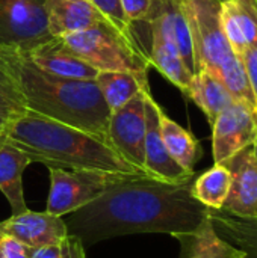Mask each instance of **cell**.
Instances as JSON below:
<instances>
[{"mask_svg":"<svg viewBox=\"0 0 257 258\" xmlns=\"http://www.w3.org/2000/svg\"><path fill=\"white\" fill-rule=\"evenodd\" d=\"M192 181L176 184L147 174L121 175L65 221L68 233L83 245L136 233H162L177 240L194 234L211 219V209L192 197Z\"/></svg>","mask_w":257,"mask_h":258,"instance_id":"obj_1","label":"cell"},{"mask_svg":"<svg viewBox=\"0 0 257 258\" xmlns=\"http://www.w3.org/2000/svg\"><path fill=\"white\" fill-rule=\"evenodd\" d=\"M0 65L11 76L27 110L108 141L111 110L94 80L52 76L17 50H0Z\"/></svg>","mask_w":257,"mask_h":258,"instance_id":"obj_2","label":"cell"},{"mask_svg":"<svg viewBox=\"0 0 257 258\" xmlns=\"http://www.w3.org/2000/svg\"><path fill=\"white\" fill-rule=\"evenodd\" d=\"M3 133L30 157L32 163H42L47 168L144 174L127 163L106 139L27 109L14 115Z\"/></svg>","mask_w":257,"mask_h":258,"instance_id":"obj_3","label":"cell"},{"mask_svg":"<svg viewBox=\"0 0 257 258\" xmlns=\"http://www.w3.org/2000/svg\"><path fill=\"white\" fill-rule=\"evenodd\" d=\"M73 53L97 71H124L148 79L150 60L135 33H126L111 21L62 36Z\"/></svg>","mask_w":257,"mask_h":258,"instance_id":"obj_4","label":"cell"},{"mask_svg":"<svg viewBox=\"0 0 257 258\" xmlns=\"http://www.w3.org/2000/svg\"><path fill=\"white\" fill-rule=\"evenodd\" d=\"M182 3L192 39L195 73L200 70L218 73L236 54L221 24V0H183Z\"/></svg>","mask_w":257,"mask_h":258,"instance_id":"obj_5","label":"cell"},{"mask_svg":"<svg viewBox=\"0 0 257 258\" xmlns=\"http://www.w3.org/2000/svg\"><path fill=\"white\" fill-rule=\"evenodd\" d=\"M52 38L45 0H0V50L29 51Z\"/></svg>","mask_w":257,"mask_h":258,"instance_id":"obj_6","label":"cell"},{"mask_svg":"<svg viewBox=\"0 0 257 258\" xmlns=\"http://www.w3.org/2000/svg\"><path fill=\"white\" fill-rule=\"evenodd\" d=\"M50 192L45 212L53 216L71 215L101 195L111 183L127 174H109L97 171H70L48 168ZM136 175V174H135Z\"/></svg>","mask_w":257,"mask_h":258,"instance_id":"obj_7","label":"cell"},{"mask_svg":"<svg viewBox=\"0 0 257 258\" xmlns=\"http://www.w3.org/2000/svg\"><path fill=\"white\" fill-rule=\"evenodd\" d=\"M148 89L136 94L130 101L111 112L108 141L112 148L132 166L145 174V103Z\"/></svg>","mask_w":257,"mask_h":258,"instance_id":"obj_8","label":"cell"},{"mask_svg":"<svg viewBox=\"0 0 257 258\" xmlns=\"http://www.w3.org/2000/svg\"><path fill=\"white\" fill-rule=\"evenodd\" d=\"M211 127L214 163H226L257 141V110L233 100Z\"/></svg>","mask_w":257,"mask_h":258,"instance_id":"obj_9","label":"cell"},{"mask_svg":"<svg viewBox=\"0 0 257 258\" xmlns=\"http://www.w3.org/2000/svg\"><path fill=\"white\" fill-rule=\"evenodd\" d=\"M230 171V190L221 212L238 218L257 216V156L254 144L224 163Z\"/></svg>","mask_w":257,"mask_h":258,"instance_id":"obj_10","label":"cell"},{"mask_svg":"<svg viewBox=\"0 0 257 258\" xmlns=\"http://www.w3.org/2000/svg\"><path fill=\"white\" fill-rule=\"evenodd\" d=\"M159 110L161 106L151 97V92L147 94L145 103V121H147V132H145V174L167 181V183H189L194 180L195 172L185 171L176 160L170 156L165 148V144L161 136V125H159Z\"/></svg>","mask_w":257,"mask_h":258,"instance_id":"obj_11","label":"cell"},{"mask_svg":"<svg viewBox=\"0 0 257 258\" xmlns=\"http://www.w3.org/2000/svg\"><path fill=\"white\" fill-rule=\"evenodd\" d=\"M0 233L15 237L24 245L38 249L52 245L68 234L65 221L47 212H24L0 222Z\"/></svg>","mask_w":257,"mask_h":258,"instance_id":"obj_12","label":"cell"},{"mask_svg":"<svg viewBox=\"0 0 257 258\" xmlns=\"http://www.w3.org/2000/svg\"><path fill=\"white\" fill-rule=\"evenodd\" d=\"M27 59L39 70L67 79L94 80L97 70L70 50L62 36L52 38L29 51H23Z\"/></svg>","mask_w":257,"mask_h":258,"instance_id":"obj_13","label":"cell"},{"mask_svg":"<svg viewBox=\"0 0 257 258\" xmlns=\"http://www.w3.org/2000/svg\"><path fill=\"white\" fill-rule=\"evenodd\" d=\"M45 12L53 38L88 30L109 21L91 0H45Z\"/></svg>","mask_w":257,"mask_h":258,"instance_id":"obj_14","label":"cell"},{"mask_svg":"<svg viewBox=\"0 0 257 258\" xmlns=\"http://www.w3.org/2000/svg\"><path fill=\"white\" fill-rule=\"evenodd\" d=\"M221 24L232 50L244 56L257 44V0H221Z\"/></svg>","mask_w":257,"mask_h":258,"instance_id":"obj_15","label":"cell"},{"mask_svg":"<svg viewBox=\"0 0 257 258\" xmlns=\"http://www.w3.org/2000/svg\"><path fill=\"white\" fill-rule=\"evenodd\" d=\"M30 163V157L0 132V192L6 197L12 215L29 210L23 194V172Z\"/></svg>","mask_w":257,"mask_h":258,"instance_id":"obj_16","label":"cell"},{"mask_svg":"<svg viewBox=\"0 0 257 258\" xmlns=\"http://www.w3.org/2000/svg\"><path fill=\"white\" fill-rule=\"evenodd\" d=\"M185 95L204 112L211 125L215 122L218 115L233 101V97L221 77L209 70H200L192 76Z\"/></svg>","mask_w":257,"mask_h":258,"instance_id":"obj_17","label":"cell"},{"mask_svg":"<svg viewBox=\"0 0 257 258\" xmlns=\"http://www.w3.org/2000/svg\"><path fill=\"white\" fill-rule=\"evenodd\" d=\"M159 125H161V136L165 144L167 151L170 156L179 163L185 171L195 172V163L203 156V150L197 138L173 121L161 107L159 110Z\"/></svg>","mask_w":257,"mask_h":258,"instance_id":"obj_18","label":"cell"},{"mask_svg":"<svg viewBox=\"0 0 257 258\" xmlns=\"http://www.w3.org/2000/svg\"><path fill=\"white\" fill-rule=\"evenodd\" d=\"M147 54L150 65L155 67L167 80H170L185 94L192 79V74L180 57L174 44L168 41L162 33L151 30V47Z\"/></svg>","mask_w":257,"mask_h":258,"instance_id":"obj_19","label":"cell"},{"mask_svg":"<svg viewBox=\"0 0 257 258\" xmlns=\"http://www.w3.org/2000/svg\"><path fill=\"white\" fill-rule=\"evenodd\" d=\"M182 258H247L245 252L223 239L209 219L197 233L180 237Z\"/></svg>","mask_w":257,"mask_h":258,"instance_id":"obj_20","label":"cell"},{"mask_svg":"<svg viewBox=\"0 0 257 258\" xmlns=\"http://www.w3.org/2000/svg\"><path fill=\"white\" fill-rule=\"evenodd\" d=\"M94 82L111 112L124 106L141 91L148 89V79L124 71H98Z\"/></svg>","mask_w":257,"mask_h":258,"instance_id":"obj_21","label":"cell"},{"mask_svg":"<svg viewBox=\"0 0 257 258\" xmlns=\"http://www.w3.org/2000/svg\"><path fill=\"white\" fill-rule=\"evenodd\" d=\"M211 221L223 239L244 251L247 258H257V216L238 218L221 210H211Z\"/></svg>","mask_w":257,"mask_h":258,"instance_id":"obj_22","label":"cell"},{"mask_svg":"<svg viewBox=\"0 0 257 258\" xmlns=\"http://www.w3.org/2000/svg\"><path fill=\"white\" fill-rule=\"evenodd\" d=\"M230 190V171L224 163L214 166L197 178H194L191 192L192 197L211 210L223 209Z\"/></svg>","mask_w":257,"mask_h":258,"instance_id":"obj_23","label":"cell"},{"mask_svg":"<svg viewBox=\"0 0 257 258\" xmlns=\"http://www.w3.org/2000/svg\"><path fill=\"white\" fill-rule=\"evenodd\" d=\"M221 80L224 82L226 88L232 94L233 100L248 104L250 107L257 110V101L253 92V86L245 68L244 57L239 54H235L232 59H229L217 73Z\"/></svg>","mask_w":257,"mask_h":258,"instance_id":"obj_24","label":"cell"},{"mask_svg":"<svg viewBox=\"0 0 257 258\" xmlns=\"http://www.w3.org/2000/svg\"><path fill=\"white\" fill-rule=\"evenodd\" d=\"M32 258H86V254L83 242L68 233L61 240L35 249Z\"/></svg>","mask_w":257,"mask_h":258,"instance_id":"obj_25","label":"cell"},{"mask_svg":"<svg viewBox=\"0 0 257 258\" xmlns=\"http://www.w3.org/2000/svg\"><path fill=\"white\" fill-rule=\"evenodd\" d=\"M0 109L11 115H17L26 109L17 86L14 85L11 76L6 73V70L2 65H0Z\"/></svg>","mask_w":257,"mask_h":258,"instance_id":"obj_26","label":"cell"},{"mask_svg":"<svg viewBox=\"0 0 257 258\" xmlns=\"http://www.w3.org/2000/svg\"><path fill=\"white\" fill-rule=\"evenodd\" d=\"M94 6L98 8V11L120 30L126 33H133V24L129 21L121 0H91Z\"/></svg>","mask_w":257,"mask_h":258,"instance_id":"obj_27","label":"cell"},{"mask_svg":"<svg viewBox=\"0 0 257 258\" xmlns=\"http://www.w3.org/2000/svg\"><path fill=\"white\" fill-rule=\"evenodd\" d=\"M156 3L158 0H121L123 9L133 26L135 23H144Z\"/></svg>","mask_w":257,"mask_h":258,"instance_id":"obj_28","label":"cell"},{"mask_svg":"<svg viewBox=\"0 0 257 258\" xmlns=\"http://www.w3.org/2000/svg\"><path fill=\"white\" fill-rule=\"evenodd\" d=\"M0 251L5 258H32L35 249L12 236L0 233Z\"/></svg>","mask_w":257,"mask_h":258,"instance_id":"obj_29","label":"cell"},{"mask_svg":"<svg viewBox=\"0 0 257 258\" xmlns=\"http://www.w3.org/2000/svg\"><path fill=\"white\" fill-rule=\"evenodd\" d=\"M242 57H244L245 68H247V73H248V77H250L253 92H254V97H256L257 101V44L253 45L250 50H247Z\"/></svg>","mask_w":257,"mask_h":258,"instance_id":"obj_30","label":"cell"},{"mask_svg":"<svg viewBox=\"0 0 257 258\" xmlns=\"http://www.w3.org/2000/svg\"><path fill=\"white\" fill-rule=\"evenodd\" d=\"M12 116H14V115H11V113H8V112H5V110H2V109H0V132H3V130H5V127H6L8 121H9Z\"/></svg>","mask_w":257,"mask_h":258,"instance_id":"obj_31","label":"cell"},{"mask_svg":"<svg viewBox=\"0 0 257 258\" xmlns=\"http://www.w3.org/2000/svg\"><path fill=\"white\" fill-rule=\"evenodd\" d=\"M254 150H256V156H257V141L254 142Z\"/></svg>","mask_w":257,"mask_h":258,"instance_id":"obj_32","label":"cell"},{"mask_svg":"<svg viewBox=\"0 0 257 258\" xmlns=\"http://www.w3.org/2000/svg\"><path fill=\"white\" fill-rule=\"evenodd\" d=\"M0 258H5L3 257V254H2V251H0Z\"/></svg>","mask_w":257,"mask_h":258,"instance_id":"obj_33","label":"cell"},{"mask_svg":"<svg viewBox=\"0 0 257 258\" xmlns=\"http://www.w3.org/2000/svg\"><path fill=\"white\" fill-rule=\"evenodd\" d=\"M182 2H183V0H182Z\"/></svg>","mask_w":257,"mask_h":258,"instance_id":"obj_34","label":"cell"}]
</instances>
